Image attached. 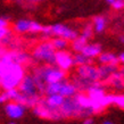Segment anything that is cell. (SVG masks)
<instances>
[{
    "instance_id": "6da1fadb",
    "label": "cell",
    "mask_w": 124,
    "mask_h": 124,
    "mask_svg": "<svg viewBox=\"0 0 124 124\" xmlns=\"http://www.w3.org/2000/svg\"><path fill=\"white\" fill-rule=\"evenodd\" d=\"M32 76H33L34 83L37 85L39 93L45 94L46 86L48 84H53V83L65 80L66 72L58 68L55 65H43L35 68Z\"/></svg>"
},
{
    "instance_id": "7a4b0ae2",
    "label": "cell",
    "mask_w": 124,
    "mask_h": 124,
    "mask_svg": "<svg viewBox=\"0 0 124 124\" xmlns=\"http://www.w3.org/2000/svg\"><path fill=\"white\" fill-rule=\"evenodd\" d=\"M0 71H1L0 86L5 91L9 89H16L25 75L24 67L19 64H10L7 66L0 64Z\"/></svg>"
},
{
    "instance_id": "3957f363",
    "label": "cell",
    "mask_w": 124,
    "mask_h": 124,
    "mask_svg": "<svg viewBox=\"0 0 124 124\" xmlns=\"http://www.w3.org/2000/svg\"><path fill=\"white\" fill-rule=\"evenodd\" d=\"M59 112L63 117H89L91 115V112L83 109L78 104L76 99L74 97L65 98L63 105L59 107Z\"/></svg>"
},
{
    "instance_id": "277c9868",
    "label": "cell",
    "mask_w": 124,
    "mask_h": 124,
    "mask_svg": "<svg viewBox=\"0 0 124 124\" xmlns=\"http://www.w3.org/2000/svg\"><path fill=\"white\" fill-rule=\"evenodd\" d=\"M55 54L56 49L54 48L50 41L42 42L33 49L32 57L38 62H43L47 65H55Z\"/></svg>"
},
{
    "instance_id": "5b68a950",
    "label": "cell",
    "mask_w": 124,
    "mask_h": 124,
    "mask_svg": "<svg viewBox=\"0 0 124 124\" xmlns=\"http://www.w3.org/2000/svg\"><path fill=\"white\" fill-rule=\"evenodd\" d=\"M33 114L35 116L47 118V120H60L63 118L59 109H54L45 104L43 98H40V100L37 105L33 107Z\"/></svg>"
},
{
    "instance_id": "8992f818",
    "label": "cell",
    "mask_w": 124,
    "mask_h": 124,
    "mask_svg": "<svg viewBox=\"0 0 124 124\" xmlns=\"http://www.w3.org/2000/svg\"><path fill=\"white\" fill-rule=\"evenodd\" d=\"M19 93H22L23 96H26V97H39V91L37 89V85L34 83L33 76L27 74L24 75V78L22 79L19 85L17 86Z\"/></svg>"
},
{
    "instance_id": "52a82bcc",
    "label": "cell",
    "mask_w": 124,
    "mask_h": 124,
    "mask_svg": "<svg viewBox=\"0 0 124 124\" xmlns=\"http://www.w3.org/2000/svg\"><path fill=\"white\" fill-rule=\"evenodd\" d=\"M76 74L78 78L88 80L90 82H98L100 81V75H99V71L98 67L92 64H86L82 66H78L76 68Z\"/></svg>"
},
{
    "instance_id": "ba28073f",
    "label": "cell",
    "mask_w": 124,
    "mask_h": 124,
    "mask_svg": "<svg viewBox=\"0 0 124 124\" xmlns=\"http://www.w3.org/2000/svg\"><path fill=\"white\" fill-rule=\"evenodd\" d=\"M51 33L55 37L63 38L65 40H67V41H73L74 39L79 37V33L75 30H72L71 27H68L67 25H64V24L51 25Z\"/></svg>"
},
{
    "instance_id": "9c48e42d",
    "label": "cell",
    "mask_w": 124,
    "mask_h": 124,
    "mask_svg": "<svg viewBox=\"0 0 124 124\" xmlns=\"http://www.w3.org/2000/svg\"><path fill=\"white\" fill-rule=\"evenodd\" d=\"M55 65L58 68L63 70V71H68L71 70L74 65H73V56L71 53L65 51V50H58L55 54Z\"/></svg>"
},
{
    "instance_id": "30bf717a",
    "label": "cell",
    "mask_w": 124,
    "mask_h": 124,
    "mask_svg": "<svg viewBox=\"0 0 124 124\" xmlns=\"http://www.w3.org/2000/svg\"><path fill=\"white\" fill-rule=\"evenodd\" d=\"M25 110H26L25 106L16 101H9L5 106V112L7 114V116L13 118V120L22 118L25 114Z\"/></svg>"
},
{
    "instance_id": "8fae6325",
    "label": "cell",
    "mask_w": 124,
    "mask_h": 124,
    "mask_svg": "<svg viewBox=\"0 0 124 124\" xmlns=\"http://www.w3.org/2000/svg\"><path fill=\"white\" fill-rule=\"evenodd\" d=\"M79 91L76 89V86L73 84V83L68 82L66 80H63L62 81V84H60V89L58 94L63 96L64 98H70V97H74Z\"/></svg>"
},
{
    "instance_id": "7c38bea8",
    "label": "cell",
    "mask_w": 124,
    "mask_h": 124,
    "mask_svg": "<svg viewBox=\"0 0 124 124\" xmlns=\"http://www.w3.org/2000/svg\"><path fill=\"white\" fill-rule=\"evenodd\" d=\"M101 46L98 45V43H86L84 46V48L82 49L81 54H83L89 59H92V58H96V57L99 56L101 54Z\"/></svg>"
},
{
    "instance_id": "4fadbf2b",
    "label": "cell",
    "mask_w": 124,
    "mask_h": 124,
    "mask_svg": "<svg viewBox=\"0 0 124 124\" xmlns=\"http://www.w3.org/2000/svg\"><path fill=\"white\" fill-rule=\"evenodd\" d=\"M65 98L60 94H50L47 96V98H43V101L47 106L51 107L54 109H59V107L63 105Z\"/></svg>"
},
{
    "instance_id": "5bb4252c",
    "label": "cell",
    "mask_w": 124,
    "mask_h": 124,
    "mask_svg": "<svg viewBox=\"0 0 124 124\" xmlns=\"http://www.w3.org/2000/svg\"><path fill=\"white\" fill-rule=\"evenodd\" d=\"M98 62L101 65H116L118 66V57L113 53H101L98 56Z\"/></svg>"
},
{
    "instance_id": "9a60e30c",
    "label": "cell",
    "mask_w": 124,
    "mask_h": 124,
    "mask_svg": "<svg viewBox=\"0 0 124 124\" xmlns=\"http://www.w3.org/2000/svg\"><path fill=\"white\" fill-rule=\"evenodd\" d=\"M11 56V59L15 64H19V65H24V64H27L30 62V55L24 51H19V50H11L9 51Z\"/></svg>"
},
{
    "instance_id": "2e32d148",
    "label": "cell",
    "mask_w": 124,
    "mask_h": 124,
    "mask_svg": "<svg viewBox=\"0 0 124 124\" xmlns=\"http://www.w3.org/2000/svg\"><path fill=\"white\" fill-rule=\"evenodd\" d=\"M98 71H99L100 80H108L115 72L118 71V66H116V65H101L100 67H98Z\"/></svg>"
},
{
    "instance_id": "e0dca14e",
    "label": "cell",
    "mask_w": 124,
    "mask_h": 124,
    "mask_svg": "<svg viewBox=\"0 0 124 124\" xmlns=\"http://www.w3.org/2000/svg\"><path fill=\"white\" fill-rule=\"evenodd\" d=\"M74 98L76 99V101L79 104L83 109H85V110H89L92 113V110H91V100L90 98L88 97V94L83 93V92H78V93L74 96ZM93 114V113H92Z\"/></svg>"
},
{
    "instance_id": "ac0fdd59",
    "label": "cell",
    "mask_w": 124,
    "mask_h": 124,
    "mask_svg": "<svg viewBox=\"0 0 124 124\" xmlns=\"http://www.w3.org/2000/svg\"><path fill=\"white\" fill-rule=\"evenodd\" d=\"M108 81H109V84L113 86V88L117 89V90H123L124 89V79L121 76L118 71L115 72L113 75L108 79Z\"/></svg>"
},
{
    "instance_id": "d6986e66",
    "label": "cell",
    "mask_w": 124,
    "mask_h": 124,
    "mask_svg": "<svg viewBox=\"0 0 124 124\" xmlns=\"http://www.w3.org/2000/svg\"><path fill=\"white\" fill-rule=\"evenodd\" d=\"M30 19H19L14 24V31L17 33H26L30 30Z\"/></svg>"
},
{
    "instance_id": "ffe728a7",
    "label": "cell",
    "mask_w": 124,
    "mask_h": 124,
    "mask_svg": "<svg viewBox=\"0 0 124 124\" xmlns=\"http://www.w3.org/2000/svg\"><path fill=\"white\" fill-rule=\"evenodd\" d=\"M106 24H107V19L105 16H96L93 18V30L97 33H101L106 29Z\"/></svg>"
},
{
    "instance_id": "44dd1931",
    "label": "cell",
    "mask_w": 124,
    "mask_h": 124,
    "mask_svg": "<svg viewBox=\"0 0 124 124\" xmlns=\"http://www.w3.org/2000/svg\"><path fill=\"white\" fill-rule=\"evenodd\" d=\"M88 43V40L84 39L83 37L79 35L76 39H74L73 41H72V49L75 51L76 54L78 53H81L82 51V49L84 48V46Z\"/></svg>"
},
{
    "instance_id": "7402d4cb",
    "label": "cell",
    "mask_w": 124,
    "mask_h": 124,
    "mask_svg": "<svg viewBox=\"0 0 124 124\" xmlns=\"http://www.w3.org/2000/svg\"><path fill=\"white\" fill-rule=\"evenodd\" d=\"M91 64V59H89L88 57H85L83 54L78 53L73 56V65L76 66H82V65Z\"/></svg>"
},
{
    "instance_id": "603a6c76",
    "label": "cell",
    "mask_w": 124,
    "mask_h": 124,
    "mask_svg": "<svg viewBox=\"0 0 124 124\" xmlns=\"http://www.w3.org/2000/svg\"><path fill=\"white\" fill-rule=\"evenodd\" d=\"M50 42L53 43L54 48L56 49V50H65L68 46V41L63 38H55Z\"/></svg>"
},
{
    "instance_id": "cb8c5ba5",
    "label": "cell",
    "mask_w": 124,
    "mask_h": 124,
    "mask_svg": "<svg viewBox=\"0 0 124 124\" xmlns=\"http://www.w3.org/2000/svg\"><path fill=\"white\" fill-rule=\"evenodd\" d=\"M112 105H115L118 108L124 109V94H113Z\"/></svg>"
},
{
    "instance_id": "d4e9b609",
    "label": "cell",
    "mask_w": 124,
    "mask_h": 124,
    "mask_svg": "<svg viewBox=\"0 0 124 124\" xmlns=\"http://www.w3.org/2000/svg\"><path fill=\"white\" fill-rule=\"evenodd\" d=\"M5 93H6V96H7L8 100H10V101H16L17 98H18V96H19V91H18V89L16 88V89H9V90H6L5 91Z\"/></svg>"
},
{
    "instance_id": "484cf974",
    "label": "cell",
    "mask_w": 124,
    "mask_h": 124,
    "mask_svg": "<svg viewBox=\"0 0 124 124\" xmlns=\"http://www.w3.org/2000/svg\"><path fill=\"white\" fill-rule=\"evenodd\" d=\"M92 34H93V27H92L91 24H88V25H85V27L83 29L81 37H83V38L86 39V40H89L90 38H92Z\"/></svg>"
},
{
    "instance_id": "4316f807",
    "label": "cell",
    "mask_w": 124,
    "mask_h": 124,
    "mask_svg": "<svg viewBox=\"0 0 124 124\" xmlns=\"http://www.w3.org/2000/svg\"><path fill=\"white\" fill-rule=\"evenodd\" d=\"M42 27L43 26H42L40 23L31 21V25H30V30H29V32H31V33H39V32H41L42 31Z\"/></svg>"
},
{
    "instance_id": "83f0119b",
    "label": "cell",
    "mask_w": 124,
    "mask_h": 124,
    "mask_svg": "<svg viewBox=\"0 0 124 124\" xmlns=\"http://www.w3.org/2000/svg\"><path fill=\"white\" fill-rule=\"evenodd\" d=\"M114 9L116 10H121L124 8V0H114V2L112 4Z\"/></svg>"
},
{
    "instance_id": "f1b7e54d",
    "label": "cell",
    "mask_w": 124,
    "mask_h": 124,
    "mask_svg": "<svg viewBox=\"0 0 124 124\" xmlns=\"http://www.w3.org/2000/svg\"><path fill=\"white\" fill-rule=\"evenodd\" d=\"M42 34L46 35V38H50L53 37V33H51V26H43L42 27Z\"/></svg>"
},
{
    "instance_id": "f546056e",
    "label": "cell",
    "mask_w": 124,
    "mask_h": 124,
    "mask_svg": "<svg viewBox=\"0 0 124 124\" xmlns=\"http://www.w3.org/2000/svg\"><path fill=\"white\" fill-rule=\"evenodd\" d=\"M9 23H8L7 18H4V17H0V29H6L8 27Z\"/></svg>"
},
{
    "instance_id": "4dcf8cb0",
    "label": "cell",
    "mask_w": 124,
    "mask_h": 124,
    "mask_svg": "<svg viewBox=\"0 0 124 124\" xmlns=\"http://www.w3.org/2000/svg\"><path fill=\"white\" fill-rule=\"evenodd\" d=\"M8 101V99H7V96H6V93H0V104H4V102Z\"/></svg>"
},
{
    "instance_id": "1f68e13d",
    "label": "cell",
    "mask_w": 124,
    "mask_h": 124,
    "mask_svg": "<svg viewBox=\"0 0 124 124\" xmlns=\"http://www.w3.org/2000/svg\"><path fill=\"white\" fill-rule=\"evenodd\" d=\"M82 124H93V120L91 117H86L85 120L82 122Z\"/></svg>"
},
{
    "instance_id": "d6a6232c",
    "label": "cell",
    "mask_w": 124,
    "mask_h": 124,
    "mask_svg": "<svg viewBox=\"0 0 124 124\" xmlns=\"http://www.w3.org/2000/svg\"><path fill=\"white\" fill-rule=\"evenodd\" d=\"M118 60H120V63H122L124 65V53L121 54L120 56H118Z\"/></svg>"
},
{
    "instance_id": "836d02e7",
    "label": "cell",
    "mask_w": 124,
    "mask_h": 124,
    "mask_svg": "<svg viewBox=\"0 0 124 124\" xmlns=\"http://www.w3.org/2000/svg\"><path fill=\"white\" fill-rule=\"evenodd\" d=\"M102 124H115V123H113L112 121H104V123Z\"/></svg>"
},
{
    "instance_id": "e575fe53",
    "label": "cell",
    "mask_w": 124,
    "mask_h": 124,
    "mask_svg": "<svg viewBox=\"0 0 124 124\" xmlns=\"http://www.w3.org/2000/svg\"><path fill=\"white\" fill-rule=\"evenodd\" d=\"M25 1H29V2H39V1H42V0H25Z\"/></svg>"
},
{
    "instance_id": "d590c367",
    "label": "cell",
    "mask_w": 124,
    "mask_h": 124,
    "mask_svg": "<svg viewBox=\"0 0 124 124\" xmlns=\"http://www.w3.org/2000/svg\"><path fill=\"white\" fill-rule=\"evenodd\" d=\"M106 2H107V4H109V5H112L114 2V0H106Z\"/></svg>"
},
{
    "instance_id": "8d00e7d4",
    "label": "cell",
    "mask_w": 124,
    "mask_h": 124,
    "mask_svg": "<svg viewBox=\"0 0 124 124\" xmlns=\"http://www.w3.org/2000/svg\"><path fill=\"white\" fill-rule=\"evenodd\" d=\"M120 40H121V42H123V43H124V35H122V37H121Z\"/></svg>"
},
{
    "instance_id": "74e56055",
    "label": "cell",
    "mask_w": 124,
    "mask_h": 124,
    "mask_svg": "<svg viewBox=\"0 0 124 124\" xmlns=\"http://www.w3.org/2000/svg\"><path fill=\"white\" fill-rule=\"evenodd\" d=\"M9 124H17V123H14V122H11V123H9Z\"/></svg>"
},
{
    "instance_id": "f35d334b",
    "label": "cell",
    "mask_w": 124,
    "mask_h": 124,
    "mask_svg": "<svg viewBox=\"0 0 124 124\" xmlns=\"http://www.w3.org/2000/svg\"><path fill=\"white\" fill-rule=\"evenodd\" d=\"M0 88H1V86H0Z\"/></svg>"
}]
</instances>
